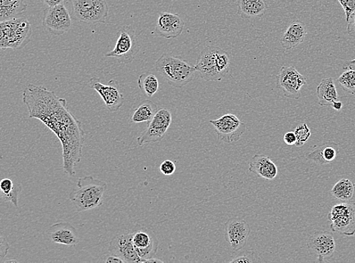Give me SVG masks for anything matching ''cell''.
I'll return each instance as SVG.
<instances>
[{
    "label": "cell",
    "instance_id": "cb8c5ba5",
    "mask_svg": "<svg viewBox=\"0 0 355 263\" xmlns=\"http://www.w3.org/2000/svg\"><path fill=\"white\" fill-rule=\"evenodd\" d=\"M28 5L24 0H0V21L6 22L20 18L27 10Z\"/></svg>",
    "mask_w": 355,
    "mask_h": 263
},
{
    "label": "cell",
    "instance_id": "277c9868",
    "mask_svg": "<svg viewBox=\"0 0 355 263\" xmlns=\"http://www.w3.org/2000/svg\"><path fill=\"white\" fill-rule=\"evenodd\" d=\"M31 24L27 19L15 18L0 24V48L21 49L31 41Z\"/></svg>",
    "mask_w": 355,
    "mask_h": 263
},
{
    "label": "cell",
    "instance_id": "83f0119b",
    "mask_svg": "<svg viewBox=\"0 0 355 263\" xmlns=\"http://www.w3.org/2000/svg\"><path fill=\"white\" fill-rule=\"evenodd\" d=\"M355 185L348 178H343L332 188L331 194L337 200L349 202L354 198Z\"/></svg>",
    "mask_w": 355,
    "mask_h": 263
},
{
    "label": "cell",
    "instance_id": "3957f363",
    "mask_svg": "<svg viewBox=\"0 0 355 263\" xmlns=\"http://www.w3.org/2000/svg\"><path fill=\"white\" fill-rule=\"evenodd\" d=\"M154 69L166 80L169 85L177 88L187 85L197 71L195 67L187 61L168 53H164L156 61Z\"/></svg>",
    "mask_w": 355,
    "mask_h": 263
},
{
    "label": "cell",
    "instance_id": "f35d334b",
    "mask_svg": "<svg viewBox=\"0 0 355 263\" xmlns=\"http://www.w3.org/2000/svg\"><path fill=\"white\" fill-rule=\"evenodd\" d=\"M40 1L51 7L63 4L64 0H40Z\"/></svg>",
    "mask_w": 355,
    "mask_h": 263
},
{
    "label": "cell",
    "instance_id": "8d00e7d4",
    "mask_svg": "<svg viewBox=\"0 0 355 263\" xmlns=\"http://www.w3.org/2000/svg\"><path fill=\"white\" fill-rule=\"evenodd\" d=\"M348 27H347V32L348 35L355 38V12L351 16L349 22H348Z\"/></svg>",
    "mask_w": 355,
    "mask_h": 263
},
{
    "label": "cell",
    "instance_id": "5bb4252c",
    "mask_svg": "<svg viewBox=\"0 0 355 263\" xmlns=\"http://www.w3.org/2000/svg\"><path fill=\"white\" fill-rule=\"evenodd\" d=\"M251 231L247 221L239 217L230 218L225 223L227 240L234 251L245 248Z\"/></svg>",
    "mask_w": 355,
    "mask_h": 263
},
{
    "label": "cell",
    "instance_id": "ac0fdd59",
    "mask_svg": "<svg viewBox=\"0 0 355 263\" xmlns=\"http://www.w3.org/2000/svg\"><path fill=\"white\" fill-rule=\"evenodd\" d=\"M132 237L133 233L115 236L110 243V253L116 255L125 263H141V259L138 256Z\"/></svg>",
    "mask_w": 355,
    "mask_h": 263
},
{
    "label": "cell",
    "instance_id": "9a60e30c",
    "mask_svg": "<svg viewBox=\"0 0 355 263\" xmlns=\"http://www.w3.org/2000/svg\"><path fill=\"white\" fill-rule=\"evenodd\" d=\"M220 49L218 46H206L199 56L195 68L203 80H222L217 68V57Z\"/></svg>",
    "mask_w": 355,
    "mask_h": 263
},
{
    "label": "cell",
    "instance_id": "1f68e13d",
    "mask_svg": "<svg viewBox=\"0 0 355 263\" xmlns=\"http://www.w3.org/2000/svg\"><path fill=\"white\" fill-rule=\"evenodd\" d=\"M294 133L297 138L295 146L298 147H301L304 144H306L311 135V130L306 123H302V124L297 127Z\"/></svg>",
    "mask_w": 355,
    "mask_h": 263
},
{
    "label": "cell",
    "instance_id": "e0dca14e",
    "mask_svg": "<svg viewBox=\"0 0 355 263\" xmlns=\"http://www.w3.org/2000/svg\"><path fill=\"white\" fill-rule=\"evenodd\" d=\"M184 28V22L177 14L161 12L157 20L154 34L166 39L177 38Z\"/></svg>",
    "mask_w": 355,
    "mask_h": 263
},
{
    "label": "cell",
    "instance_id": "74e56055",
    "mask_svg": "<svg viewBox=\"0 0 355 263\" xmlns=\"http://www.w3.org/2000/svg\"><path fill=\"white\" fill-rule=\"evenodd\" d=\"M296 142H297V138H296L295 133H292V131H291V133H287L286 134H285L284 142L286 143V144L290 145V146H292L294 144L295 145Z\"/></svg>",
    "mask_w": 355,
    "mask_h": 263
},
{
    "label": "cell",
    "instance_id": "e575fe53",
    "mask_svg": "<svg viewBox=\"0 0 355 263\" xmlns=\"http://www.w3.org/2000/svg\"><path fill=\"white\" fill-rule=\"evenodd\" d=\"M10 246L9 243L6 240V238L3 236L1 237V242H0V257H1V261L6 256L8 251H9Z\"/></svg>",
    "mask_w": 355,
    "mask_h": 263
},
{
    "label": "cell",
    "instance_id": "52a82bcc",
    "mask_svg": "<svg viewBox=\"0 0 355 263\" xmlns=\"http://www.w3.org/2000/svg\"><path fill=\"white\" fill-rule=\"evenodd\" d=\"M327 218L333 232L345 236L355 235V203L335 205Z\"/></svg>",
    "mask_w": 355,
    "mask_h": 263
},
{
    "label": "cell",
    "instance_id": "8992f818",
    "mask_svg": "<svg viewBox=\"0 0 355 263\" xmlns=\"http://www.w3.org/2000/svg\"><path fill=\"white\" fill-rule=\"evenodd\" d=\"M140 51L135 31L130 26L123 27L119 31V37L112 51L105 54L118 61L129 64L134 61Z\"/></svg>",
    "mask_w": 355,
    "mask_h": 263
},
{
    "label": "cell",
    "instance_id": "d6a6232c",
    "mask_svg": "<svg viewBox=\"0 0 355 263\" xmlns=\"http://www.w3.org/2000/svg\"><path fill=\"white\" fill-rule=\"evenodd\" d=\"M345 13L346 22H349L351 16L355 12V0H338Z\"/></svg>",
    "mask_w": 355,
    "mask_h": 263
},
{
    "label": "cell",
    "instance_id": "f546056e",
    "mask_svg": "<svg viewBox=\"0 0 355 263\" xmlns=\"http://www.w3.org/2000/svg\"><path fill=\"white\" fill-rule=\"evenodd\" d=\"M260 261L257 253L252 250H239L231 255L230 263H253Z\"/></svg>",
    "mask_w": 355,
    "mask_h": 263
},
{
    "label": "cell",
    "instance_id": "d590c367",
    "mask_svg": "<svg viewBox=\"0 0 355 263\" xmlns=\"http://www.w3.org/2000/svg\"><path fill=\"white\" fill-rule=\"evenodd\" d=\"M102 262L111 263V262H119V263H125L121 258L116 256V255H114L110 253L108 255H105V256L103 257L101 259Z\"/></svg>",
    "mask_w": 355,
    "mask_h": 263
},
{
    "label": "cell",
    "instance_id": "b9f144b4",
    "mask_svg": "<svg viewBox=\"0 0 355 263\" xmlns=\"http://www.w3.org/2000/svg\"><path fill=\"white\" fill-rule=\"evenodd\" d=\"M148 262H151V263H153V262H163V261L153 257V258L146 260V263H148Z\"/></svg>",
    "mask_w": 355,
    "mask_h": 263
},
{
    "label": "cell",
    "instance_id": "d4e9b609",
    "mask_svg": "<svg viewBox=\"0 0 355 263\" xmlns=\"http://www.w3.org/2000/svg\"><path fill=\"white\" fill-rule=\"evenodd\" d=\"M317 94L320 105H332L334 102L337 101L338 96L334 78L322 80L317 88Z\"/></svg>",
    "mask_w": 355,
    "mask_h": 263
},
{
    "label": "cell",
    "instance_id": "836d02e7",
    "mask_svg": "<svg viewBox=\"0 0 355 263\" xmlns=\"http://www.w3.org/2000/svg\"><path fill=\"white\" fill-rule=\"evenodd\" d=\"M159 169L164 176H169L175 173L176 171V165L173 161L167 160L162 162Z\"/></svg>",
    "mask_w": 355,
    "mask_h": 263
},
{
    "label": "cell",
    "instance_id": "44dd1931",
    "mask_svg": "<svg viewBox=\"0 0 355 263\" xmlns=\"http://www.w3.org/2000/svg\"><path fill=\"white\" fill-rule=\"evenodd\" d=\"M307 34V28L305 24L300 21H295L291 23L284 32L280 39V43L286 51H290L302 44Z\"/></svg>",
    "mask_w": 355,
    "mask_h": 263
},
{
    "label": "cell",
    "instance_id": "8fae6325",
    "mask_svg": "<svg viewBox=\"0 0 355 263\" xmlns=\"http://www.w3.org/2000/svg\"><path fill=\"white\" fill-rule=\"evenodd\" d=\"M89 85L102 97L107 109L111 112L119 111L125 103V96H123L121 86L116 80L112 79L108 85H104L100 78L94 77L90 78Z\"/></svg>",
    "mask_w": 355,
    "mask_h": 263
},
{
    "label": "cell",
    "instance_id": "30bf717a",
    "mask_svg": "<svg viewBox=\"0 0 355 263\" xmlns=\"http://www.w3.org/2000/svg\"><path fill=\"white\" fill-rule=\"evenodd\" d=\"M43 26L44 29L54 36H61L71 28V15L63 4L48 7L44 11Z\"/></svg>",
    "mask_w": 355,
    "mask_h": 263
},
{
    "label": "cell",
    "instance_id": "603a6c76",
    "mask_svg": "<svg viewBox=\"0 0 355 263\" xmlns=\"http://www.w3.org/2000/svg\"><path fill=\"white\" fill-rule=\"evenodd\" d=\"M268 9L266 0H238V14L243 19L262 17Z\"/></svg>",
    "mask_w": 355,
    "mask_h": 263
},
{
    "label": "cell",
    "instance_id": "ba28073f",
    "mask_svg": "<svg viewBox=\"0 0 355 263\" xmlns=\"http://www.w3.org/2000/svg\"><path fill=\"white\" fill-rule=\"evenodd\" d=\"M219 141L227 144L237 142L245 133L246 126L235 114L228 113L216 120H211Z\"/></svg>",
    "mask_w": 355,
    "mask_h": 263
},
{
    "label": "cell",
    "instance_id": "4dcf8cb0",
    "mask_svg": "<svg viewBox=\"0 0 355 263\" xmlns=\"http://www.w3.org/2000/svg\"><path fill=\"white\" fill-rule=\"evenodd\" d=\"M338 83L347 93L355 96V70L353 69H345L340 78Z\"/></svg>",
    "mask_w": 355,
    "mask_h": 263
},
{
    "label": "cell",
    "instance_id": "6da1fadb",
    "mask_svg": "<svg viewBox=\"0 0 355 263\" xmlns=\"http://www.w3.org/2000/svg\"><path fill=\"white\" fill-rule=\"evenodd\" d=\"M22 95L29 118L43 122L59 138L62 146L64 173L76 176V167L81 161L85 143L86 134L82 122L70 112L65 99L60 98L44 87L29 85Z\"/></svg>",
    "mask_w": 355,
    "mask_h": 263
},
{
    "label": "cell",
    "instance_id": "9c48e42d",
    "mask_svg": "<svg viewBox=\"0 0 355 263\" xmlns=\"http://www.w3.org/2000/svg\"><path fill=\"white\" fill-rule=\"evenodd\" d=\"M171 112L167 109H160L153 119L148 122L146 129L137 137L138 146L157 143L162 141L171 125Z\"/></svg>",
    "mask_w": 355,
    "mask_h": 263
},
{
    "label": "cell",
    "instance_id": "2e32d148",
    "mask_svg": "<svg viewBox=\"0 0 355 263\" xmlns=\"http://www.w3.org/2000/svg\"><path fill=\"white\" fill-rule=\"evenodd\" d=\"M133 243L142 262L153 258L159 250V241L155 234L148 228H142L133 232Z\"/></svg>",
    "mask_w": 355,
    "mask_h": 263
},
{
    "label": "cell",
    "instance_id": "ffe728a7",
    "mask_svg": "<svg viewBox=\"0 0 355 263\" xmlns=\"http://www.w3.org/2000/svg\"><path fill=\"white\" fill-rule=\"evenodd\" d=\"M249 170L252 173L267 180H274L278 173L276 164L269 156L263 154H256L253 156L250 162Z\"/></svg>",
    "mask_w": 355,
    "mask_h": 263
},
{
    "label": "cell",
    "instance_id": "ab89813d",
    "mask_svg": "<svg viewBox=\"0 0 355 263\" xmlns=\"http://www.w3.org/2000/svg\"><path fill=\"white\" fill-rule=\"evenodd\" d=\"M343 69H353L355 70V59L350 60V61H347L345 63V65H343Z\"/></svg>",
    "mask_w": 355,
    "mask_h": 263
},
{
    "label": "cell",
    "instance_id": "7bdbcfd3",
    "mask_svg": "<svg viewBox=\"0 0 355 263\" xmlns=\"http://www.w3.org/2000/svg\"><path fill=\"white\" fill-rule=\"evenodd\" d=\"M17 262H18L17 260H9V261H5L6 263Z\"/></svg>",
    "mask_w": 355,
    "mask_h": 263
},
{
    "label": "cell",
    "instance_id": "4fadbf2b",
    "mask_svg": "<svg viewBox=\"0 0 355 263\" xmlns=\"http://www.w3.org/2000/svg\"><path fill=\"white\" fill-rule=\"evenodd\" d=\"M307 245L309 251L316 255L320 262L331 259L336 246L333 233L326 231L313 232L309 237Z\"/></svg>",
    "mask_w": 355,
    "mask_h": 263
},
{
    "label": "cell",
    "instance_id": "7a4b0ae2",
    "mask_svg": "<svg viewBox=\"0 0 355 263\" xmlns=\"http://www.w3.org/2000/svg\"><path fill=\"white\" fill-rule=\"evenodd\" d=\"M106 183L93 176L80 178L76 188L69 194V200L78 212L101 207L107 190Z\"/></svg>",
    "mask_w": 355,
    "mask_h": 263
},
{
    "label": "cell",
    "instance_id": "5b68a950",
    "mask_svg": "<svg viewBox=\"0 0 355 263\" xmlns=\"http://www.w3.org/2000/svg\"><path fill=\"white\" fill-rule=\"evenodd\" d=\"M74 19L86 24H104L109 15L106 0H71Z\"/></svg>",
    "mask_w": 355,
    "mask_h": 263
},
{
    "label": "cell",
    "instance_id": "7c38bea8",
    "mask_svg": "<svg viewBox=\"0 0 355 263\" xmlns=\"http://www.w3.org/2000/svg\"><path fill=\"white\" fill-rule=\"evenodd\" d=\"M277 87L283 90L284 96L299 100L301 90L306 85L307 79L294 67L280 69L277 78Z\"/></svg>",
    "mask_w": 355,
    "mask_h": 263
},
{
    "label": "cell",
    "instance_id": "f1b7e54d",
    "mask_svg": "<svg viewBox=\"0 0 355 263\" xmlns=\"http://www.w3.org/2000/svg\"><path fill=\"white\" fill-rule=\"evenodd\" d=\"M138 86L148 98L153 97L159 88V82L153 74H142L138 78Z\"/></svg>",
    "mask_w": 355,
    "mask_h": 263
},
{
    "label": "cell",
    "instance_id": "60d3db41",
    "mask_svg": "<svg viewBox=\"0 0 355 263\" xmlns=\"http://www.w3.org/2000/svg\"><path fill=\"white\" fill-rule=\"evenodd\" d=\"M331 105L334 110L338 111L343 109V103L341 101H337L334 102Z\"/></svg>",
    "mask_w": 355,
    "mask_h": 263
},
{
    "label": "cell",
    "instance_id": "4316f807",
    "mask_svg": "<svg viewBox=\"0 0 355 263\" xmlns=\"http://www.w3.org/2000/svg\"><path fill=\"white\" fill-rule=\"evenodd\" d=\"M21 191V185H15L11 178H3L0 182V192L2 199L10 202L15 207H19V196Z\"/></svg>",
    "mask_w": 355,
    "mask_h": 263
},
{
    "label": "cell",
    "instance_id": "d6986e66",
    "mask_svg": "<svg viewBox=\"0 0 355 263\" xmlns=\"http://www.w3.org/2000/svg\"><path fill=\"white\" fill-rule=\"evenodd\" d=\"M51 240L58 244L74 246L80 238L76 228L68 223H58L49 228L48 231Z\"/></svg>",
    "mask_w": 355,
    "mask_h": 263
},
{
    "label": "cell",
    "instance_id": "484cf974",
    "mask_svg": "<svg viewBox=\"0 0 355 263\" xmlns=\"http://www.w3.org/2000/svg\"><path fill=\"white\" fill-rule=\"evenodd\" d=\"M158 111L159 109L155 103L150 100H146L139 105L137 109L132 114L130 120L135 124L150 122Z\"/></svg>",
    "mask_w": 355,
    "mask_h": 263
},
{
    "label": "cell",
    "instance_id": "7402d4cb",
    "mask_svg": "<svg viewBox=\"0 0 355 263\" xmlns=\"http://www.w3.org/2000/svg\"><path fill=\"white\" fill-rule=\"evenodd\" d=\"M338 153L340 147L335 142H327L320 146H315L313 149L306 155V159L318 164L320 166L334 162Z\"/></svg>",
    "mask_w": 355,
    "mask_h": 263
}]
</instances>
